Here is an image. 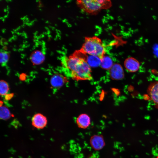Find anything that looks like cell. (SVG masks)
Instances as JSON below:
<instances>
[{
  "label": "cell",
  "mask_w": 158,
  "mask_h": 158,
  "mask_svg": "<svg viewBox=\"0 0 158 158\" xmlns=\"http://www.w3.org/2000/svg\"><path fill=\"white\" fill-rule=\"evenodd\" d=\"M63 65L69 71L70 77L74 80L78 81L92 79L91 67L82 55L76 51L72 55L64 59Z\"/></svg>",
  "instance_id": "1"
},
{
  "label": "cell",
  "mask_w": 158,
  "mask_h": 158,
  "mask_svg": "<svg viewBox=\"0 0 158 158\" xmlns=\"http://www.w3.org/2000/svg\"><path fill=\"white\" fill-rule=\"evenodd\" d=\"M81 52L98 56L101 59L105 55L106 49L101 40L97 36L86 37L81 48Z\"/></svg>",
  "instance_id": "2"
},
{
  "label": "cell",
  "mask_w": 158,
  "mask_h": 158,
  "mask_svg": "<svg viewBox=\"0 0 158 158\" xmlns=\"http://www.w3.org/2000/svg\"><path fill=\"white\" fill-rule=\"evenodd\" d=\"M76 3L82 10L91 14H96L102 9H107L112 4L110 1L106 0H78Z\"/></svg>",
  "instance_id": "3"
},
{
  "label": "cell",
  "mask_w": 158,
  "mask_h": 158,
  "mask_svg": "<svg viewBox=\"0 0 158 158\" xmlns=\"http://www.w3.org/2000/svg\"><path fill=\"white\" fill-rule=\"evenodd\" d=\"M47 118L43 114L38 113L34 115L32 119V126L37 129H42L47 126Z\"/></svg>",
  "instance_id": "4"
},
{
  "label": "cell",
  "mask_w": 158,
  "mask_h": 158,
  "mask_svg": "<svg viewBox=\"0 0 158 158\" xmlns=\"http://www.w3.org/2000/svg\"><path fill=\"white\" fill-rule=\"evenodd\" d=\"M111 78L113 80H120L124 77V72L122 66L118 63L114 64L110 69Z\"/></svg>",
  "instance_id": "5"
},
{
  "label": "cell",
  "mask_w": 158,
  "mask_h": 158,
  "mask_svg": "<svg viewBox=\"0 0 158 158\" xmlns=\"http://www.w3.org/2000/svg\"><path fill=\"white\" fill-rule=\"evenodd\" d=\"M147 93L151 100L158 108V81L152 82L150 84Z\"/></svg>",
  "instance_id": "6"
},
{
  "label": "cell",
  "mask_w": 158,
  "mask_h": 158,
  "mask_svg": "<svg viewBox=\"0 0 158 158\" xmlns=\"http://www.w3.org/2000/svg\"><path fill=\"white\" fill-rule=\"evenodd\" d=\"M124 65L126 69L130 72H135L137 71L140 68L139 61L133 57L126 58L124 62Z\"/></svg>",
  "instance_id": "7"
},
{
  "label": "cell",
  "mask_w": 158,
  "mask_h": 158,
  "mask_svg": "<svg viewBox=\"0 0 158 158\" xmlns=\"http://www.w3.org/2000/svg\"><path fill=\"white\" fill-rule=\"evenodd\" d=\"M90 142L92 147L95 150L102 149L105 145L104 138L101 135L92 136L90 139Z\"/></svg>",
  "instance_id": "8"
},
{
  "label": "cell",
  "mask_w": 158,
  "mask_h": 158,
  "mask_svg": "<svg viewBox=\"0 0 158 158\" xmlns=\"http://www.w3.org/2000/svg\"><path fill=\"white\" fill-rule=\"evenodd\" d=\"M67 82V78L62 75L59 74L53 75L50 79V83L51 86L56 88L62 87Z\"/></svg>",
  "instance_id": "9"
},
{
  "label": "cell",
  "mask_w": 158,
  "mask_h": 158,
  "mask_svg": "<svg viewBox=\"0 0 158 158\" xmlns=\"http://www.w3.org/2000/svg\"><path fill=\"white\" fill-rule=\"evenodd\" d=\"M90 118L87 114H82L77 118L76 122L78 126L81 128L85 129L90 124Z\"/></svg>",
  "instance_id": "10"
},
{
  "label": "cell",
  "mask_w": 158,
  "mask_h": 158,
  "mask_svg": "<svg viewBox=\"0 0 158 158\" xmlns=\"http://www.w3.org/2000/svg\"><path fill=\"white\" fill-rule=\"evenodd\" d=\"M30 59L33 64L36 65H39L44 61V56L41 51H36L31 55Z\"/></svg>",
  "instance_id": "11"
},
{
  "label": "cell",
  "mask_w": 158,
  "mask_h": 158,
  "mask_svg": "<svg viewBox=\"0 0 158 158\" xmlns=\"http://www.w3.org/2000/svg\"><path fill=\"white\" fill-rule=\"evenodd\" d=\"M85 60L90 67H96L100 65L101 59L98 56L86 54Z\"/></svg>",
  "instance_id": "12"
},
{
  "label": "cell",
  "mask_w": 158,
  "mask_h": 158,
  "mask_svg": "<svg viewBox=\"0 0 158 158\" xmlns=\"http://www.w3.org/2000/svg\"><path fill=\"white\" fill-rule=\"evenodd\" d=\"M113 61L111 58L108 56H104L101 59L100 66L105 69H110L113 65Z\"/></svg>",
  "instance_id": "13"
},
{
  "label": "cell",
  "mask_w": 158,
  "mask_h": 158,
  "mask_svg": "<svg viewBox=\"0 0 158 158\" xmlns=\"http://www.w3.org/2000/svg\"><path fill=\"white\" fill-rule=\"evenodd\" d=\"M11 116V113L7 108L4 106H1L0 109V117L1 119L7 120Z\"/></svg>",
  "instance_id": "14"
},
{
  "label": "cell",
  "mask_w": 158,
  "mask_h": 158,
  "mask_svg": "<svg viewBox=\"0 0 158 158\" xmlns=\"http://www.w3.org/2000/svg\"><path fill=\"white\" fill-rule=\"evenodd\" d=\"M9 90L8 85L6 82L4 80L0 82V94L3 96L7 94Z\"/></svg>",
  "instance_id": "15"
},
{
  "label": "cell",
  "mask_w": 158,
  "mask_h": 158,
  "mask_svg": "<svg viewBox=\"0 0 158 158\" xmlns=\"http://www.w3.org/2000/svg\"><path fill=\"white\" fill-rule=\"evenodd\" d=\"M9 55L6 51H1L0 53V62L2 65H4L8 61Z\"/></svg>",
  "instance_id": "16"
},
{
  "label": "cell",
  "mask_w": 158,
  "mask_h": 158,
  "mask_svg": "<svg viewBox=\"0 0 158 158\" xmlns=\"http://www.w3.org/2000/svg\"><path fill=\"white\" fill-rule=\"evenodd\" d=\"M157 158H158V156H157Z\"/></svg>",
  "instance_id": "17"
}]
</instances>
